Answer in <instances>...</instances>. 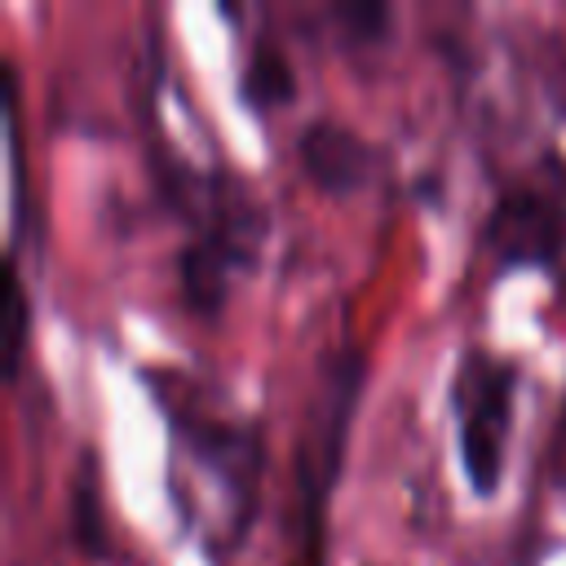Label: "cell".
<instances>
[{
    "instance_id": "1",
    "label": "cell",
    "mask_w": 566,
    "mask_h": 566,
    "mask_svg": "<svg viewBox=\"0 0 566 566\" xmlns=\"http://www.w3.org/2000/svg\"><path fill=\"white\" fill-rule=\"evenodd\" d=\"M172 190V203L190 221V234L177 252V292L181 305L212 323L221 318L234 274L252 270L265 239V208L248 181L234 172H195V177H159Z\"/></svg>"
},
{
    "instance_id": "2",
    "label": "cell",
    "mask_w": 566,
    "mask_h": 566,
    "mask_svg": "<svg viewBox=\"0 0 566 566\" xmlns=\"http://www.w3.org/2000/svg\"><path fill=\"white\" fill-rule=\"evenodd\" d=\"M363 371L367 358L363 349H336L323 358L318 389L310 398V420L296 442V509H301V531H296V566H323V539H327V500L340 478L345 442H349V420L363 394Z\"/></svg>"
},
{
    "instance_id": "3",
    "label": "cell",
    "mask_w": 566,
    "mask_h": 566,
    "mask_svg": "<svg viewBox=\"0 0 566 566\" xmlns=\"http://www.w3.org/2000/svg\"><path fill=\"white\" fill-rule=\"evenodd\" d=\"M517 389H522V367L509 354L491 345H464L455 354L447 402L455 416L460 473L478 500H491L504 486Z\"/></svg>"
},
{
    "instance_id": "4",
    "label": "cell",
    "mask_w": 566,
    "mask_h": 566,
    "mask_svg": "<svg viewBox=\"0 0 566 566\" xmlns=\"http://www.w3.org/2000/svg\"><path fill=\"white\" fill-rule=\"evenodd\" d=\"M159 398L168 407V420H172V433L181 438V447L226 491V500H230V539H239L243 526L256 513V486H261V469H265L261 429L248 416L199 402L190 389H181V394L159 389Z\"/></svg>"
},
{
    "instance_id": "5",
    "label": "cell",
    "mask_w": 566,
    "mask_h": 566,
    "mask_svg": "<svg viewBox=\"0 0 566 566\" xmlns=\"http://www.w3.org/2000/svg\"><path fill=\"white\" fill-rule=\"evenodd\" d=\"M482 243L500 274L504 270H553L566 252V208L548 190L531 181H513L495 195Z\"/></svg>"
},
{
    "instance_id": "6",
    "label": "cell",
    "mask_w": 566,
    "mask_h": 566,
    "mask_svg": "<svg viewBox=\"0 0 566 566\" xmlns=\"http://www.w3.org/2000/svg\"><path fill=\"white\" fill-rule=\"evenodd\" d=\"M296 159L305 177L327 195H354L363 190L380 168V146L367 142L358 128L318 115L296 133Z\"/></svg>"
},
{
    "instance_id": "7",
    "label": "cell",
    "mask_w": 566,
    "mask_h": 566,
    "mask_svg": "<svg viewBox=\"0 0 566 566\" xmlns=\"http://www.w3.org/2000/svg\"><path fill=\"white\" fill-rule=\"evenodd\" d=\"M296 93H301V84H296V71H292L287 53L274 40L261 35L248 49V62H243V75H239V97L252 111H274V106H292Z\"/></svg>"
},
{
    "instance_id": "8",
    "label": "cell",
    "mask_w": 566,
    "mask_h": 566,
    "mask_svg": "<svg viewBox=\"0 0 566 566\" xmlns=\"http://www.w3.org/2000/svg\"><path fill=\"white\" fill-rule=\"evenodd\" d=\"M0 318H4V336H0L4 380H13L18 367H22V354H27V327H31V301H27V287H22V279H18L13 256L4 261V305H0Z\"/></svg>"
},
{
    "instance_id": "9",
    "label": "cell",
    "mask_w": 566,
    "mask_h": 566,
    "mask_svg": "<svg viewBox=\"0 0 566 566\" xmlns=\"http://www.w3.org/2000/svg\"><path fill=\"white\" fill-rule=\"evenodd\" d=\"M327 13L340 22V35L349 44H376V40L389 35V9L376 4V0H340Z\"/></svg>"
},
{
    "instance_id": "10",
    "label": "cell",
    "mask_w": 566,
    "mask_h": 566,
    "mask_svg": "<svg viewBox=\"0 0 566 566\" xmlns=\"http://www.w3.org/2000/svg\"><path fill=\"white\" fill-rule=\"evenodd\" d=\"M562 429H566V402H562Z\"/></svg>"
}]
</instances>
